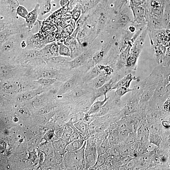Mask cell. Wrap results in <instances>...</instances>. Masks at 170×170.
Masks as SVG:
<instances>
[{
	"label": "cell",
	"mask_w": 170,
	"mask_h": 170,
	"mask_svg": "<svg viewBox=\"0 0 170 170\" xmlns=\"http://www.w3.org/2000/svg\"><path fill=\"white\" fill-rule=\"evenodd\" d=\"M111 148L108 139L107 137L102 142L100 145L96 148L98 156L105 153L107 150Z\"/></svg>",
	"instance_id": "cell-24"
},
{
	"label": "cell",
	"mask_w": 170,
	"mask_h": 170,
	"mask_svg": "<svg viewBox=\"0 0 170 170\" xmlns=\"http://www.w3.org/2000/svg\"><path fill=\"white\" fill-rule=\"evenodd\" d=\"M27 49H35L40 50L44 47V44L40 37L39 34H33L26 39Z\"/></svg>",
	"instance_id": "cell-3"
},
{
	"label": "cell",
	"mask_w": 170,
	"mask_h": 170,
	"mask_svg": "<svg viewBox=\"0 0 170 170\" xmlns=\"http://www.w3.org/2000/svg\"><path fill=\"white\" fill-rule=\"evenodd\" d=\"M134 21L139 24H145L148 22L146 12L140 6L131 7Z\"/></svg>",
	"instance_id": "cell-6"
},
{
	"label": "cell",
	"mask_w": 170,
	"mask_h": 170,
	"mask_svg": "<svg viewBox=\"0 0 170 170\" xmlns=\"http://www.w3.org/2000/svg\"><path fill=\"white\" fill-rule=\"evenodd\" d=\"M129 21V18L126 16L123 15L120 17L119 22L121 24H125Z\"/></svg>",
	"instance_id": "cell-39"
},
{
	"label": "cell",
	"mask_w": 170,
	"mask_h": 170,
	"mask_svg": "<svg viewBox=\"0 0 170 170\" xmlns=\"http://www.w3.org/2000/svg\"><path fill=\"white\" fill-rule=\"evenodd\" d=\"M134 73H130L116 83L113 86L111 90H116V89L122 87L126 86L129 87L131 82L133 80H137L138 78L136 77L134 74Z\"/></svg>",
	"instance_id": "cell-10"
},
{
	"label": "cell",
	"mask_w": 170,
	"mask_h": 170,
	"mask_svg": "<svg viewBox=\"0 0 170 170\" xmlns=\"http://www.w3.org/2000/svg\"><path fill=\"white\" fill-rule=\"evenodd\" d=\"M148 141L150 143L159 147L161 143V138L158 133H151L149 134Z\"/></svg>",
	"instance_id": "cell-25"
},
{
	"label": "cell",
	"mask_w": 170,
	"mask_h": 170,
	"mask_svg": "<svg viewBox=\"0 0 170 170\" xmlns=\"http://www.w3.org/2000/svg\"><path fill=\"white\" fill-rule=\"evenodd\" d=\"M162 125L165 128H168L170 127V121H163L162 123Z\"/></svg>",
	"instance_id": "cell-41"
},
{
	"label": "cell",
	"mask_w": 170,
	"mask_h": 170,
	"mask_svg": "<svg viewBox=\"0 0 170 170\" xmlns=\"http://www.w3.org/2000/svg\"><path fill=\"white\" fill-rule=\"evenodd\" d=\"M45 60L47 64L52 65H57L63 64L66 61L63 57L58 56L52 57Z\"/></svg>",
	"instance_id": "cell-26"
},
{
	"label": "cell",
	"mask_w": 170,
	"mask_h": 170,
	"mask_svg": "<svg viewBox=\"0 0 170 170\" xmlns=\"http://www.w3.org/2000/svg\"><path fill=\"white\" fill-rule=\"evenodd\" d=\"M131 44L129 45L120 55L116 64L115 69L118 71L124 67L126 60L129 54Z\"/></svg>",
	"instance_id": "cell-11"
},
{
	"label": "cell",
	"mask_w": 170,
	"mask_h": 170,
	"mask_svg": "<svg viewBox=\"0 0 170 170\" xmlns=\"http://www.w3.org/2000/svg\"><path fill=\"white\" fill-rule=\"evenodd\" d=\"M138 59V57L129 54L126 61L125 67L135 71L137 68Z\"/></svg>",
	"instance_id": "cell-19"
},
{
	"label": "cell",
	"mask_w": 170,
	"mask_h": 170,
	"mask_svg": "<svg viewBox=\"0 0 170 170\" xmlns=\"http://www.w3.org/2000/svg\"><path fill=\"white\" fill-rule=\"evenodd\" d=\"M139 143V142L136 141L133 144L129 146L130 157L134 158L138 155Z\"/></svg>",
	"instance_id": "cell-33"
},
{
	"label": "cell",
	"mask_w": 170,
	"mask_h": 170,
	"mask_svg": "<svg viewBox=\"0 0 170 170\" xmlns=\"http://www.w3.org/2000/svg\"><path fill=\"white\" fill-rule=\"evenodd\" d=\"M156 153L162 162H165L167 159V156L166 153L161 150L156 151Z\"/></svg>",
	"instance_id": "cell-37"
},
{
	"label": "cell",
	"mask_w": 170,
	"mask_h": 170,
	"mask_svg": "<svg viewBox=\"0 0 170 170\" xmlns=\"http://www.w3.org/2000/svg\"><path fill=\"white\" fill-rule=\"evenodd\" d=\"M40 5L37 4L32 11L29 13L26 19V25L29 30L31 29L37 20L40 13Z\"/></svg>",
	"instance_id": "cell-8"
},
{
	"label": "cell",
	"mask_w": 170,
	"mask_h": 170,
	"mask_svg": "<svg viewBox=\"0 0 170 170\" xmlns=\"http://www.w3.org/2000/svg\"><path fill=\"white\" fill-rule=\"evenodd\" d=\"M74 17L75 19H77L79 17L80 15V12L79 11H76L75 12L74 14Z\"/></svg>",
	"instance_id": "cell-42"
},
{
	"label": "cell",
	"mask_w": 170,
	"mask_h": 170,
	"mask_svg": "<svg viewBox=\"0 0 170 170\" xmlns=\"http://www.w3.org/2000/svg\"><path fill=\"white\" fill-rule=\"evenodd\" d=\"M84 155L85 170H89L95 164L97 159L96 147L85 145Z\"/></svg>",
	"instance_id": "cell-2"
},
{
	"label": "cell",
	"mask_w": 170,
	"mask_h": 170,
	"mask_svg": "<svg viewBox=\"0 0 170 170\" xmlns=\"http://www.w3.org/2000/svg\"><path fill=\"white\" fill-rule=\"evenodd\" d=\"M85 61L84 58L82 56L78 57L75 58L69 63L71 69H74L79 67L84 63Z\"/></svg>",
	"instance_id": "cell-28"
},
{
	"label": "cell",
	"mask_w": 170,
	"mask_h": 170,
	"mask_svg": "<svg viewBox=\"0 0 170 170\" xmlns=\"http://www.w3.org/2000/svg\"><path fill=\"white\" fill-rule=\"evenodd\" d=\"M85 145L86 141L80 149L66 153L64 164L66 170H85L84 151Z\"/></svg>",
	"instance_id": "cell-1"
},
{
	"label": "cell",
	"mask_w": 170,
	"mask_h": 170,
	"mask_svg": "<svg viewBox=\"0 0 170 170\" xmlns=\"http://www.w3.org/2000/svg\"><path fill=\"white\" fill-rule=\"evenodd\" d=\"M51 48L53 53L57 56H58L59 46L56 43H52Z\"/></svg>",
	"instance_id": "cell-38"
},
{
	"label": "cell",
	"mask_w": 170,
	"mask_h": 170,
	"mask_svg": "<svg viewBox=\"0 0 170 170\" xmlns=\"http://www.w3.org/2000/svg\"><path fill=\"white\" fill-rule=\"evenodd\" d=\"M147 31L143 32L138 38L134 42L131 47L129 55H134L138 58L143 49Z\"/></svg>",
	"instance_id": "cell-4"
},
{
	"label": "cell",
	"mask_w": 170,
	"mask_h": 170,
	"mask_svg": "<svg viewBox=\"0 0 170 170\" xmlns=\"http://www.w3.org/2000/svg\"><path fill=\"white\" fill-rule=\"evenodd\" d=\"M107 139L111 147L117 145L119 143L117 130L115 129H110L109 130Z\"/></svg>",
	"instance_id": "cell-20"
},
{
	"label": "cell",
	"mask_w": 170,
	"mask_h": 170,
	"mask_svg": "<svg viewBox=\"0 0 170 170\" xmlns=\"http://www.w3.org/2000/svg\"><path fill=\"white\" fill-rule=\"evenodd\" d=\"M109 157V155L106 152L104 154L98 156L95 164L89 170H98L100 167L105 164L107 159Z\"/></svg>",
	"instance_id": "cell-21"
},
{
	"label": "cell",
	"mask_w": 170,
	"mask_h": 170,
	"mask_svg": "<svg viewBox=\"0 0 170 170\" xmlns=\"http://www.w3.org/2000/svg\"><path fill=\"white\" fill-rule=\"evenodd\" d=\"M59 54L60 55L63 56H71L70 49L63 45H61L59 46Z\"/></svg>",
	"instance_id": "cell-32"
},
{
	"label": "cell",
	"mask_w": 170,
	"mask_h": 170,
	"mask_svg": "<svg viewBox=\"0 0 170 170\" xmlns=\"http://www.w3.org/2000/svg\"><path fill=\"white\" fill-rule=\"evenodd\" d=\"M108 76L104 69L103 71L99 75L93 79V85L95 89L101 87L107 83Z\"/></svg>",
	"instance_id": "cell-18"
},
{
	"label": "cell",
	"mask_w": 170,
	"mask_h": 170,
	"mask_svg": "<svg viewBox=\"0 0 170 170\" xmlns=\"http://www.w3.org/2000/svg\"><path fill=\"white\" fill-rule=\"evenodd\" d=\"M77 78L74 77L67 80L60 87L57 94L61 95L67 93L74 89L77 84Z\"/></svg>",
	"instance_id": "cell-9"
},
{
	"label": "cell",
	"mask_w": 170,
	"mask_h": 170,
	"mask_svg": "<svg viewBox=\"0 0 170 170\" xmlns=\"http://www.w3.org/2000/svg\"><path fill=\"white\" fill-rule=\"evenodd\" d=\"M75 127L82 134L86 141L90 137L89 132L90 125L82 120L77 122L74 124Z\"/></svg>",
	"instance_id": "cell-16"
},
{
	"label": "cell",
	"mask_w": 170,
	"mask_h": 170,
	"mask_svg": "<svg viewBox=\"0 0 170 170\" xmlns=\"http://www.w3.org/2000/svg\"><path fill=\"white\" fill-rule=\"evenodd\" d=\"M69 93H70V96L71 98L77 99L86 95L87 92L84 90L75 88Z\"/></svg>",
	"instance_id": "cell-31"
},
{
	"label": "cell",
	"mask_w": 170,
	"mask_h": 170,
	"mask_svg": "<svg viewBox=\"0 0 170 170\" xmlns=\"http://www.w3.org/2000/svg\"><path fill=\"white\" fill-rule=\"evenodd\" d=\"M38 76L40 78L56 79L58 73L55 70L50 67H44L40 70Z\"/></svg>",
	"instance_id": "cell-13"
},
{
	"label": "cell",
	"mask_w": 170,
	"mask_h": 170,
	"mask_svg": "<svg viewBox=\"0 0 170 170\" xmlns=\"http://www.w3.org/2000/svg\"><path fill=\"white\" fill-rule=\"evenodd\" d=\"M114 85V84L111 80L103 86L98 89H95L94 91L93 97L94 100L100 97L106 95L107 93L109 91L111 90Z\"/></svg>",
	"instance_id": "cell-12"
},
{
	"label": "cell",
	"mask_w": 170,
	"mask_h": 170,
	"mask_svg": "<svg viewBox=\"0 0 170 170\" xmlns=\"http://www.w3.org/2000/svg\"><path fill=\"white\" fill-rule=\"evenodd\" d=\"M29 13L27 9L22 6H19L17 9V14L26 19Z\"/></svg>",
	"instance_id": "cell-35"
},
{
	"label": "cell",
	"mask_w": 170,
	"mask_h": 170,
	"mask_svg": "<svg viewBox=\"0 0 170 170\" xmlns=\"http://www.w3.org/2000/svg\"><path fill=\"white\" fill-rule=\"evenodd\" d=\"M137 164V161L136 160L133 158L122 166H123L125 169L132 170L134 169L135 168Z\"/></svg>",
	"instance_id": "cell-36"
},
{
	"label": "cell",
	"mask_w": 170,
	"mask_h": 170,
	"mask_svg": "<svg viewBox=\"0 0 170 170\" xmlns=\"http://www.w3.org/2000/svg\"><path fill=\"white\" fill-rule=\"evenodd\" d=\"M73 133V130L72 128L65 124L62 135V139L69 143Z\"/></svg>",
	"instance_id": "cell-27"
},
{
	"label": "cell",
	"mask_w": 170,
	"mask_h": 170,
	"mask_svg": "<svg viewBox=\"0 0 170 170\" xmlns=\"http://www.w3.org/2000/svg\"><path fill=\"white\" fill-rule=\"evenodd\" d=\"M54 132L53 130H50L47 132L46 136V138L47 140L51 139L53 137Z\"/></svg>",
	"instance_id": "cell-40"
},
{
	"label": "cell",
	"mask_w": 170,
	"mask_h": 170,
	"mask_svg": "<svg viewBox=\"0 0 170 170\" xmlns=\"http://www.w3.org/2000/svg\"><path fill=\"white\" fill-rule=\"evenodd\" d=\"M38 58H40L39 50L35 49H27L22 51L18 55L17 60L21 62H27Z\"/></svg>",
	"instance_id": "cell-7"
},
{
	"label": "cell",
	"mask_w": 170,
	"mask_h": 170,
	"mask_svg": "<svg viewBox=\"0 0 170 170\" xmlns=\"http://www.w3.org/2000/svg\"><path fill=\"white\" fill-rule=\"evenodd\" d=\"M85 141L80 139L69 143L66 148V152H74L80 149L83 146Z\"/></svg>",
	"instance_id": "cell-17"
},
{
	"label": "cell",
	"mask_w": 170,
	"mask_h": 170,
	"mask_svg": "<svg viewBox=\"0 0 170 170\" xmlns=\"http://www.w3.org/2000/svg\"><path fill=\"white\" fill-rule=\"evenodd\" d=\"M133 89L126 86H122L116 89L114 95L118 98L121 99V97L126 93L131 92Z\"/></svg>",
	"instance_id": "cell-29"
},
{
	"label": "cell",
	"mask_w": 170,
	"mask_h": 170,
	"mask_svg": "<svg viewBox=\"0 0 170 170\" xmlns=\"http://www.w3.org/2000/svg\"><path fill=\"white\" fill-rule=\"evenodd\" d=\"M132 127L117 130L118 141L119 143L124 142L131 131Z\"/></svg>",
	"instance_id": "cell-23"
},
{
	"label": "cell",
	"mask_w": 170,
	"mask_h": 170,
	"mask_svg": "<svg viewBox=\"0 0 170 170\" xmlns=\"http://www.w3.org/2000/svg\"><path fill=\"white\" fill-rule=\"evenodd\" d=\"M139 142L138 155L145 153L149 151L148 149L147 142Z\"/></svg>",
	"instance_id": "cell-34"
},
{
	"label": "cell",
	"mask_w": 170,
	"mask_h": 170,
	"mask_svg": "<svg viewBox=\"0 0 170 170\" xmlns=\"http://www.w3.org/2000/svg\"><path fill=\"white\" fill-rule=\"evenodd\" d=\"M57 80L56 79L54 78H40L34 82L43 87L47 88L53 85Z\"/></svg>",
	"instance_id": "cell-22"
},
{
	"label": "cell",
	"mask_w": 170,
	"mask_h": 170,
	"mask_svg": "<svg viewBox=\"0 0 170 170\" xmlns=\"http://www.w3.org/2000/svg\"><path fill=\"white\" fill-rule=\"evenodd\" d=\"M45 88L41 86L38 89L27 90L21 93L20 96L24 99H29L44 92L46 90Z\"/></svg>",
	"instance_id": "cell-15"
},
{
	"label": "cell",
	"mask_w": 170,
	"mask_h": 170,
	"mask_svg": "<svg viewBox=\"0 0 170 170\" xmlns=\"http://www.w3.org/2000/svg\"><path fill=\"white\" fill-rule=\"evenodd\" d=\"M109 98V97H107L106 95L104 96V99L103 100H98L94 102L91 105L87 113L90 116L98 112Z\"/></svg>",
	"instance_id": "cell-14"
},
{
	"label": "cell",
	"mask_w": 170,
	"mask_h": 170,
	"mask_svg": "<svg viewBox=\"0 0 170 170\" xmlns=\"http://www.w3.org/2000/svg\"><path fill=\"white\" fill-rule=\"evenodd\" d=\"M136 132V141L139 142H145L148 141L149 129L146 122L143 121Z\"/></svg>",
	"instance_id": "cell-5"
},
{
	"label": "cell",
	"mask_w": 170,
	"mask_h": 170,
	"mask_svg": "<svg viewBox=\"0 0 170 170\" xmlns=\"http://www.w3.org/2000/svg\"><path fill=\"white\" fill-rule=\"evenodd\" d=\"M105 66L100 65L95 66L91 70L90 75V79H94L99 75L103 71Z\"/></svg>",
	"instance_id": "cell-30"
}]
</instances>
